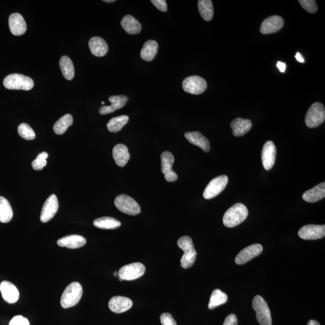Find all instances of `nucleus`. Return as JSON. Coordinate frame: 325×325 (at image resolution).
Returning <instances> with one entry per match:
<instances>
[{"label":"nucleus","instance_id":"obj_1","mask_svg":"<svg viewBox=\"0 0 325 325\" xmlns=\"http://www.w3.org/2000/svg\"><path fill=\"white\" fill-rule=\"evenodd\" d=\"M248 208L241 203L232 205L226 211L223 217V223L226 227L233 228L243 222L248 216Z\"/></svg>","mask_w":325,"mask_h":325},{"label":"nucleus","instance_id":"obj_2","mask_svg":"<svg viewBox=\"0 0 325 325\" xmlns=\"http://www.w3.org/2000/svg\"><path fill=\"white\" fill-rule=\"evenodd\" d=\"M178 246L184 251V255L181 259V266L183 269L191 268L194 265L197 256L192 239L189 236H183L178 241Z\"/></svg>","mask_w":325,"mask_h":325},{"label":"nucleus","instance_id":"obj_3","mask_svg":"<svg viewBox=\"0 0 325 325\" xmlns=\"http://www.w3.org/2000/svg\"><path fill=\"white\" fill-rule=\"evenodd\" d=\"M83 294L82 285L73 282L67 286L62 294L60 304L63 308H69L76 305L80 300Z\"/></svg>","mask_w":325,"mask_h":325},{"label":"nucleus","instance_id":"obj_4","mask_svg":"<svg viewBox=\"0 0 325 325\" xmlns=\"http://www.w3.org/2000/svg\"><path fill=\"white\" fill-rule=\"evenodd\" d=\"M4 87L9 90L30 91L34 87L31 78L19 73H12L6 76L3 81Z\"/></svg>","mask_w":325,"mask_h":325},{"label":"nucleus","instance_id":"obj_5","mask_svg":"<svg viewBox=\"0 0 325 325\" xmlns=\"http://www.w3.org/2000/svg\"><path fill=\"white\" fill-rule=\"evenodd\" d=\"M325 120V109L322 104L315 103L309 107L305 116V124L308 128L319 126Z\"/></svg>","mask_w":325,"mask_h":325},{"label":"nucleus","instance_id":"obj_6","mask_svg":"<svg viewBox=\"0 0 325 325\" xmlns=\"http://www.w3.org/2000/svg\"><path fill=\"white\" fill-rule=\"evenodd\" d=\"M253 306L256 312V318L260 325H272L271 311L268 303L260 295L254 297Z\"/></svg>","mask_w":325,"mask_h":325},{"label":"nucleus","instance_id":"obj_7","mask_svg":"<svg viewBox=\"0 0 325 325\" xmlns=\"http://www.w3.org/2000/svg\"><path fill=\"white\" fill-rule=\"evenodd\" d=\"M115 205L121 212L131 216H136L141 211L139 204L133 198L126 195H118L115 198Z\"/></svg>","mask_w":325,"mask_h":325},{"label":"nucleus","instance_id":"obj_8","mask_svg":"<svg viewBox=\"0 0 325 325\" xmlns=\"http://www.w3.org/2000/svg\"><path fill=\"white\" fill-rule=\"evenodd\" d=\"M145 266L140 263H134L125 265L118 272V277L121 281L136 280L145 274Z\"/></svg>","mask_w":325,"mask_h":325},{"label":"nucleus","instance_id":"obj_9","mask_svg":"<svg viewBox=\"0 0 325 325\" xmlns=\"http://www.w3.org/2000/svg\"><path fill=\"white\" fill-rule=\"evenodd\" d=\"M228 182L226 176H220L214 178L205 188L203 196L205 199H210L219 195L226 188Z\"/></svg>","mask_w":325,"mask_h":325},{"label":"nucleus","instance_id":"obj_10","mask_svg":"<svg viewBox=\"0 0 325 325\" xmlns=\"http://www.w3.org/2000/svg\"><path fill=\"white\" fill-rule=\"evenodd\" d=\"M184 91L187 93L199 95L204 93L207 88L206 81L197 75L190 76L183 82Z\"/></svg>","mask_w":325,"mask_h":325},{"label":"nucleus","instance_id":"obj_11","mask_svg":"<svg viewBox=\"0 0 325 325\" xmlns=\"http://www.w3.org/2000/svg\"><path fill=\"white\" fill-rule=\"evenodd\" d=\"M59 209V202L57 196L51 195L49 196L43 205L40 219L43 223L48 222L53 218Z\"/></svg>","mask_w":325,"mask_h":325},{"label":"nucleus","instance_id":"obj_12","mask_svg":"<svg viewBox=\"0 0 325 325\" xmlns=\"http://www.w3.org/2000/svg\"><path fill=\"white\" fill-rule=\"evenodd\" d=\"M298 235L303 240H317L324 237L325 225H306L299 229Z\"/></svg>","mask_w":325,"mask_h":325},{"label":"nucleus","instance_id":"obj_13","mask_svg":"<svg viewBox=\"0 0 325 325\" xmlns=\"http://www.w3.org/2000/svg\"><path fill=\"white\" fill-rule=\"evenodd\" d=\"M263 248L260 244H254L245 248L235 257V262L238 265H244L259 256L263 252Z\"/></svg>","mask_w":325,"mask_h":325},{"label":"nucleus","instance_id":"obj_14","mask_svg":"<svg viewBox=\"0 0 325 325\" xmlns=\"http://www.w3.org/2000/svg\"><path fill=\"white\" fill-rule=\"evenodd\" d=\"M277 155V148L272 141H268L263 147L262 160L264 168L266 171L274 167Z\"/></svg>","mask_w":325,"mask_h":325},{"label":"nucleus","instance_id":"obj_15","mask_svg":"<svg viewBox=\"0 0 325 325\" xmlns=\"http://www.w3.org/2000/svg\"><path fill=\"white\" fill-rule=\"evenodd\" d=\"M284 20L280 16H272L266 18L260 27V32L264 35L276 33L283 28Z\"/></svg>","mask_w":325,"mask_h":325},{"label":"nucleus","instance_id":"obj_16","mask_svg":"<svg viewBox=\"0 0 325 325\" xmlns=\"http://www.w3.org/2000/svg\"><path fill=\"white\" fill-rule=\"evenodd\" d=\"M133 306L132 300L124 296L113 297L109 302V307L115 313L120 314L129 309Z\"/></svg>","mask_w":325,"mask_h":325},{"label":"nucleus","instance_id":"obj_17","mask_svg":"<svg viewBox=\"0 0 325 325\" xmlns=\"http://www.w3.org/2000/svg\"><path fill=\"white\" fill-rule=\"evenodd\" d=\"M9 26L11 32L15 36H21L26 33L27 24L23 17L20 14L14 13L9 18Z\"/></svg>","mask_w":325,"mask_h":325},{"label":"nucleus","instance_id":"obj_18","mask_svg":"<svg viewBox=\"0 0 325 325\" xmlns=\"http://www.w3.org/2000/svg\"><path fill=\"white\" fill-rule=\"evenodd\" d=\"M0 291H1L3 299L9 303H14L19 299V291L16 286L11 282L3 281L0 284Z\"/></svg>","mask_w":325,"mask_h":325},{"label":"nucleus","instance_id":"obj_19","mask_svg":"<svg viewBox=\"0 0 325 325\" xmlns=\"http://www.w3.org/2000/svg\"><path fill=\"white\" fill-rule=\"evenodd\" d=\"M128 98L125 96H115L109 98V100L112 103L110 106L101 107L99 110L101 115L109 114L121 109L125 106L128 101Z\"/></svg>","mask_w":325,"mask_h":325},{"label":"nucleus","instance_id":"obj_20","mask_svg":"<svg viewBox=\"0 0 325 325\" xmlns=\"http://www.w3.org/2000/svg\"><path fill=\"white\" fill-rule=\"evenodd\" d=\"M57 243L60 247H66L69 249H77L85 246L87 243V240L82 235H70L59 239Z\"/></svg>","mask_w":325,"mask_h":325},{"label":"nucleus","instance_id":"obj_21","mask_svg":"<svg viewBox=\"0 0 325 325\" xmlns=\"http://www.w3.org/2000/svg\"><path fill=\"white\" fill-rule=\"evenodd\" d=\"M185 136L190 143L199 147L204 151L208 152L210 151V145L209 141L200 132H188V133H185Z\"/></svg>","mask_w":325,"mask_h":325},{"label":"nucleus","instance_id":"obj_22","mask_svg":"<svg viewBox=\"0 0 325 325\" xmlns=\"http://www.w3.org/2000/svg\"><path fill=\"white\" fill-rule=\"evenodd\" d=\"M231 127L234 136H243L252 128V122L249 119L236 118L231 122Z\"/></svg>","mask_w":325,"mask_h":325},{"label":"nucleus","instance_id":"obj_23","mask_svg":"<svg viewBox=\"0 0 325 325\" xmlns=\"http://www.w3.org/2000/svg\"><path fill=\"white\" fill-rule=\"evenodd\" d=\"M91 53L97 57H103L109 50L108 45L103 38L100 37H94L89 41Z\"/></svg>","mask_w":325,"mask_h":325},{"label":"nucleus","instance_id":"obj_24","mask_svg":"<svg viewBox=\"0 0 325 325\" xmlns=\"http://www.w3.org/2000/svg\"><path fill=\"white\" fill-rule=\"evenodd\" d=\"M113 157L116 165L124 167L129 161L130 155L126 146L124 144H118L113 148Z\"/></svg>","mask_w":325,"mask_h":325},{"label":"nucleus","instance_id":"obj_25","mask_svg":"<svg viewBox=\"0 0 325 325\" xmlns=\"http://www.w3.org/2000/svg\"><path fill=\"white\" fill-rule=\"evenodd\" d=\"M325 197V183H321L314 188L306 191L302 195V199L306 202H312L320 201Z\"/></svg>","mask_w":325,"mask_h":325},{"label":"nucleus","instance_id":"obj_26","mask_svg":"<svg viewBox=\"0 0 325 325\" xmlns=\"http://www.w3.org/2000/svg\"><path fill=\"white\" fill-rule=\"evenodd\" d=\"M121 24L125 31L130 35H136L142 30V25L139 21L131 15H127L122 18Z\"/></svg>","mask_w":325,"mask_h":325},{"label":"nucleus","instance_id":"obj_27","mask_svg":"<svg viewBox=\"0 0 325 325\" xmlns=\"http://www.w3.org/2000/svg\"><path fill=\"white\" fill-rule=\"evenodd\" d=\"M158 45L155 41H146L140 51V57L143 60L152 61L157 54Z\"/></svg>","mask_w":325,"mask_h":325},{"label":"nucleus","instance_id":"obj_28","mask_svg":"<svg viewBox=\"0 0 325 325\" xmlns=\"http://www.w3.org/2000/svg\"><path fill=\"white\" fill-rule=\"evenodd\" d=\"M59 65L64 77L67 80H71L75 75L74 67L71 59L69 57L64 56L60 58Z\"/></svg>","mask_w":325,"mask_h":325},{"label":"nucleus","instance_id":"obj_29","mask_svg":"<svg viewBox=\"0 0 325 325\" xmlns=\"http://www.w3.org/2000/svg\"><path fill=\"white\" fill-rule=\"evenodd\" d=\"M94 225L100 229H115L120 227L121 223L113 217H103L95 220Z\"/></svg>","mask_w":325,"mask_h":325},{"label":"nucleus","instance_id":"obj_30","mask_svg":"<svg viewBox=\"0 0 325 325\" xmlns=\"http://www.w3.org/2000/svg\"><path fill=\"white\" fill-rule=\"evenodd\" d=\"M13 217V211L10 203L5 198L0 196V222L8 223Z\"/></svg>","mask_w":325,"mask_h":325},{"label":"nucleus","instance_id":"obj_31","mask_svg":"<svg viewBox=\"0 0 325 325\" xmlns=\"http://www.w3.org/2000/svg\"><path fill=\"white\" fill-rule=\"evenodd\" d=\"M198 6L199 13L205 21H210L213 19L214 10L212 2L210 0H199Z\"/></svg>","mask_w":325,"mask_h":325},{"label":"nucleus","instance_id":"obj_32","mask_svg":"<svg viewBox=\"0 0 325 325\" xmlns=\"http://www.w3.org/2000/svg\"><path fill=\"white\" fill-rule=\"evenodd\" d=\"M129 120V118L126 115H122L113 118L107 124V129L111 133H117L122 130Z\"/></svg>","mask_w":325,"mask_h":325},{"label":"nucleus","instance_id":"obj_33","mask_svg":"<svg viewBox=\"0 0 325 325\" xmlns=\"http://www.w3.org/2000/svg\"><path fill=\"white\" fill-rule=\"evenodd\" d=\"M228 300V296L219 289H216L211 294L208 307L213 309L220 305L224 304Z\"/></svg>","mask_w":325,"mask_h":325},{"label":"nucleus","instance_id":"obj_34","mask_svg":"<svg viewBox=\"0 0 325 325\" xmlns=\"http://www.w3.org/2000/svg\"><path fill=\"white\" fill-rule=\"evenodd\" d=\"M73 123L72 115L66 114L60 118L54 125L53 130L57 134H63Z\"/></svg>","mask_w":325,"mask_h":325},{"label":"nucleus","instance_id":"obj_35","mask_svg":"<svg viewBox=\"0 0 325 325\" xmlns=\"http://www.w3.org/2000/svg\"><path fill=\"white\" fill-rule=\"evenodd\" d=\"M161 173L164 174L173 171L174 157L171 152L165 151L161 155Z\"/></svg>","mask_w":325,"mask_h":325},{"label":"nucleus","instance_id":"obj_36","mask_svg":"<svg viewBox=\"0 0 325 325\" xmlns=\"http://www.w3.org/2000/svg\"><path fill=\"white\" fill-rule=\"evenodd\" d=\"M18 131L20 136L24 139L30 140L35 139L36 134L35 131L27 124L23 123L20 124L18 128Z\"/></svg>","mask_w":325,"mask_h":325},{"label":"nucleus","instance_id":"obj_37","mask_svg":"<svg viewBox=\"0 0 325 325\" xmlns=\"http://www.w3.org/2000/svg\"><path fill=\"white\" fill-rule=\"evenodd\" d=\"M48 157L47 152H42L37 156L35 160L32 162V166L34 170L41 171L47 164V158Z\"/></svg>","mask_w":325,"mask_h":325},{"label":"nucleus","instance_id":"obj_38","mask_svg":"<svg viewBox=\"0 0 325 325\" xmlns=\"http://www.w3.org/2000/svg\"><path fill=\"white\" fill-rule=\"evenodd\" d=\"M299 3L303 9L309 13L314 14L317 11V3L314 0H299Z\"/></svg>","mask_w":325,"mask_h":325},{"label":"nucleus","instance_id":"obj_39","mask_svg":"<svg viewBox=\"0 0 325 325\" xmlns=\"http://www.w3.org/2000/svg\"><path fill=\"white\" fill-rule=\"evenodd\" d=\"M160 321L162 325H177L173 315L168 312L161 315Z\"/></svg>","mask_w":325,"mask_h":325},{"label":"nucleus","instance_id":"obj_40","mask_svg":"<svg viewBox=\"0 0 325 325\" xmlns=\"http://www.w3.org/2000/svg\"><path fill=\"white\" fill-rule=\"evenodd\" d=\"M9 325H30V323L27 318L22 315H17L12 318Z\"/></svg>","mask_w":325,"mask_h":325},{"label":"nucleus","instance_id":"obj_41","mask_svg":"<svg viewBox=\"0 0 325 325\" xmlns=\"http://www.w3.org/2000/svg\"><path fill=\"white\" fill-rule=\"evenodd\" d=\"M151 2L159 11L164 12L167 11V3L165 0H151Z\"/></svg>","mask_w":325,"mask_h":325},{"label":"nucleus","instance_id":"obj_42","mask_svg":"<svg viewBox=\"0 0 325 325\" xmlns=\"http://www.w3.org/2000/svg\"><path fill=\"white\" fill-rule=\"evenodd\" d=\"M223 325H237V318L235 314H229L226 317Z\"/></svg>","mask_w":325,"mask_h":325},{"label":"nucleus","instance_id":"obj_43","mask_svg":"<svg viewBox=\"0 0 325 325\" xmlns=\"http://www.w3.org/2000/svg\"><path fill=\"white\" fill-rule=\"evenodd\" d=\"M164 175L165 179L168 182H174L178 179L177 174L173 171Z\"/></svg>","mask_w":325,"mask_h":325},{"label":"nucleus","instance_id":"obj_44","mask_svg":"<svg viewBox=\"0 0 325 325\" xmlns=\"http://www.w3.org/2000/svg\"><path fill=\"white\" fill-rule=\"evenodd\" d=\"M277 66L281 72H284L285 70H286V65L285 63L279 61L277 63Z\"/></svg>","mask_w":325,"mask_h":325},{"label":"nucleus","instance_id":"obj_45","mask_svg":"<svg viewBox=\"0 0 325 325\" xmlns=\"http://www.w3.org/2000/svg\"><path fill=\"white\" fill-rule=\"evenodd\" d=\"M295 58L296 60L300 63H303L305 62L304 59H303L302 54L299 53V52H297V53L296 54Z\"/></svg>","mask_w":325,"mask_h":325},{"label":"nucleus","instance_id":"obj_46","mask_svg":"<svg viewBox=\"0 0 325 325\" xmlns=\"http://www.w3.org/2000/svg\"><path fill=\"white\" fill-rule=\"evenodd\" d=\"M307 325H320V324L317 321H315L314 320H311L308 321Z\"/></svg>","mask_w":325,"mask_h":325},{"label":"nucleus","instance_id":"obj_47","mask_svg":"<svg viewBox=\"0 0 325 325\" xmlns=\"http://www.w3.org/2000/svg\"><path fill=\"white\" fill-rule=\"evenodd\" d=\"M103 2L106 3H114L116 1L115 0H104Z\"/></svg>","mask_w":325,"mask_h":325},{"label":"nucleus","instance_id":"obj_48","mask_svg":"<svg viewBox=\"0 0 325 325\" xmlns=\"http://www.w3.org/2000/svg\"><path fill=\"white\" fill-rule=\"evenodd\" d=\"M113 275H114V276H115V277H117V276H118V272H115L114 273V274H113Z\"/></svg>","mask_w":325,"mask_h":325},{"label":"nucleus","instance_id":"obj_49","mask_svg":"<svg viewBox=\"0 0 325 325\" xmlns=\"http://www.w3.org/2000/svg\"><path fill=\"white\" fill-rule=\"evenodd\" d=\"M101 104H105V103H104V101H103V102H102V103H101Z\"/></svg>","mask_w":325,"mask_h":325}]
</instances>
